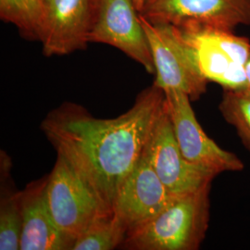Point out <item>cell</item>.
Listing matches in <instances>:
<instances>
[{
  "label": "cell",
  "instance_id": "19",
  "mask_svg": "<svg viewBox=\"0 0 250 250\" xmlns=\"http://www.w3.org/2000/svg\"><path fill=\"white\" fill-rule=\"evenodd\" d=\"M38 1H39V2H41V3L43 2V0H38Z\"/></svg>",
  "mask_w": 250,
  "mask_h": 250
},
{
  "label": "cell",
  "instance_id": "14",
  "mask_svg": "<svg viewBox=\"0 0 250 250\" xmlns=\"http://www.w3.org/2000/svg\"><path fill=\"white\" fill-rule=\"evenodd\" d=\"M22 224L21 191L1 190L0 250H20Z\"/></svg>",
  "mask_w": 250,
  "mask_h": 250
},
{
  "label": "cell",
  "instance_id": "1",
  "mask_svg": "<svg viewBox=\"0 0 250 250\" xmlns=\"http://www.w3.org/2000/svg\"><path fill=\"white\" fill-rule=\"evenodd\" d=\"M164 101V91L153 83L117 118L99 119L80 105L64 103L46 115L40 128L57 154L113 212L117 195L143 156Z\"/></svg>",
  "mask_w": 250,
  "mask_h": 250
},
{
  "label": "cell",
  "instance_id": "2",
  "mask_svg": "<svg viewBox=\"0 0 250 250\" xmlns=\"http://www.w3.org/2000/svg\"><path fill=\"white\" fill-rule=\"evenodd\" d=\"M211 184L175 197L151 221L128 232L122 249L197 250L209 223Z\"/></svg>",
  "mask_w": 250,
  "mask_h": 250
},
{
  "label": "cell",
  "instance_id": "5",
  "mask_svg": "<svg viewBox=\"0 0 250 250\" xmlns=\"http://www.w3.org/2000/svg\"><path fill=\"white\" fill-rule=\"evenodd\" d=\"M178 29L193 47L199 69L207 80L220 84L224 89L247 88L245 65L250 52L248 37L216 27Z\"/></svg>",
  "mask_w": 250,
  "mask_h": 250
},
{
  "label": "cell",
  "instance_id": "11",
  "mask_svg": "<svg viewBox=\"0 0 250 250\" xmlns=\"http://www.w3.org/2000/svg\"><path fill=\"white\" fill-rule=\"evenodd\" d=\"M176 197L156 173L146 147L117 195L113 213L125 224L128 232H132L161 213Z\"/></svg>",
  "mask_w": 250,
  "mask_h": 250
},
{
  "label": "cell",
  "instance_id": "8",
  "mask_svg": "<svg viewBox=\"0 0 250 250\" xmlns=\"http://www.w3.org/2000/svg\"><path fill=\"white\" fill-rule=\"evenodd\" d=\"M139 14L154 24L234 31L250 25V0H146Z\"/></svg>",
  "mask_w": 250,
  "mask_h": 250
},
{
  "label": "cell",
  "instance_id": "18",
  "mask_svg": "<svg viewBox=\"0 0 250 250\" xmlns=\"http://www.w3.org/2000/svg\"><path fill=\"white\" fill-rule=\"evenodd\" d=\"M134 5H135V7H136V9H137L138 12L140 13V12L142 11V9H143L144 6H145L146 0H134Z\"/></svg>",
  "mask_w": 250,
  "mask_h": 250
},
{
  "label": "cell",
  "instance_id": "13",
  "mask_svg": "<svg viewBox=\"0 0 250 250\" xmlns=\"http://www.w3.org/2000/svg\"><path fill=\"white\" fill-rule=\"evenodd\" d=\"M128 229L113 213L99 220L75 240L72 250H111L122 247Z\"/></svg>",
  "mask_w": 250,
  "mask_h": 250
},
{
  "label": "cell",
  "instance_id": "16",
  "mask_svg": "<svg viewBox=\"0 0 250 250\" xmlns=\"http://www.w3.org/2000/svg\"><path fill=\"white\" fill-rule=\"evenodd\" d=\"M222 115L235 129L244 146L250 152V91L224 89L219 104Z\"/></svg>",
  "mask_w": 250,
  "mask_h": 250
},
{
  "label": "cell",
  "instance_id": "12",
  "mask_svg": "<svg viewBox=\"0 0 250 250\" xmlns=\"http://www.w3.org/2000/svg\"><path fill=\"white\" fill-rule=\"evenodd\" d=\"M47 176L21 191L22 232L20 250H72L75 239L54 222L46 198Z\"/></svg>",
  "mask_w": 250,
  "mask_h": 250
},
{
  "label": "cell",
  "instance_id": "10",
  "mask_svg": "<svg viewBox=\"0 0 250 250\" xmlns=\"http://www.w3.org/2000/svg\"><path fill=\"white\" fill-rule=\"evenodd\" d=\"M95 0H43L38 41L46 57L83 50L89 43Z\"/></svg>",
  "mask_w": 250,
  "mask_h": 250
},
{
  "label": "cell",
  "instance_id": "17",
  "mask_svg": "<svg viewBox=\"0 0 250 250\" xmlns=\"http://www.w3.org/2000/svg\"><path fill=\"white\" fill-rule=\"evenodd\" d=\"M245 71H246V78H247V89L250 91V52L248 61L245 65Z\"/></svg>",
  "mask_w": 250,
  "mask_h": 250
},
{
  "label": "cell",
  "instance_id": "3",
  "mask_svg": "<svg viewBox=\"0 0 250 250\" xmlns=\"http://www.w3.org/2000/svg\"><path fill=\"white\" fill-rule=\"evenodd\" d=\"M46 198L55 224L75 240L99 220L113 215L72 164L59 154L47 175Z\"/></svg>",
  "mask_w": 250,
  "mask_h": 250
},
{
  "label": "cell",
  "instance_id": "7",
  "mask_svg": "<svg viewBox=\"0 0 250 250\" xmlns=\"http://www.w3.org/2000/svg\"><path fill=\"white\" fill-rule=\"evenodd\" d=\"M88 40L116 47L155 74L151 48L134 0H95Z\"/></svg>",
  "mask_w": 250,
  "mask_h": 250
},
{
  "label": "cell",
  "instance_id": "6",
  "mask_svg": "<svg viewBox=\"0 0 250 250\" xmlns=\"http://www.w3.org/2000/svg\"><path fill=\"white\" fill-rule=\"evenodd\" d=\"M164 93L165 107L173 133L181 151L188 161L217 175L244 170L245 164L238 156L222 148L204 132L188 95L179 90H167Z\"/></svg>",
  "mask_w": 250,
  "mask_h": 250
},
{
  "label": "cell",
  "instance_id": "4",
  "mask_svg": "<svg viewBox=\"0 0 250 250\" xmlns=\"http://www.w3.org/2000/svg\"><path fill=\"white\" fill-rule=\"evenodd\" d=\"M140 15V14H139ZM151 48L156 79L163 91L179 90L192 101L207 91L208 81L200 71L193 47L176 27L154 24L140 15Z\"/></svg>",
  "mask_w": 250,
  "mask_h": 250
},
{
  "label": "cell",
  "instance_id": "9",
  "mask_svg": "<svg viewBox=\"0 0 250 250\" xmlns=\"http://www.w3.org/2000/svg\"><path fill=\"white\" fill-rule=\"evenodd\" d=\"M146 151L152 167L170 194L193 193L212 184L217 174L188 161L179 147L170 117L165 107L161 112Z\"/></svg>",
  "mask_w": 250,
  "mask_h": 250
},
{
  "label": "cell",
  "instance_id": "15",
  "mask_svg": "<svg viewBox=\"0 0 250 250\" xmlns=\"http://www.w3.org/2000/svg\"><path fill=\"white\" fill-rule=\"evenodd\" d=\"M0 18L14 24L24 38L38 41L42 3L38 0H0Z\"/></svg>",
  "mask_w": 250,
  "mask_h": 250
}]
</instances>
